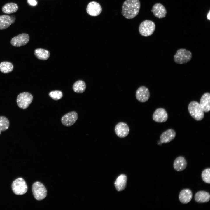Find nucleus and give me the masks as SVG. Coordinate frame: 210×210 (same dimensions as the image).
Here are the masks:
<instances>
[{
    "mask_svg": "<svg viewBox=\"0 0 210 210\" xmlns=\"http://www.w3.org/2000/svg\"><path fill=\"white\" fill-rule=\"evenodd\" d=\"M176 132L172 129H169L163 132L160 136V141L163 143H167L173 140L176 136Z\"/></svg>",
    "mask_w": 210,
    "mask_h": 210,
    "instance_id": "2eb2a0df",
    "label": "nucleus"
},
{
    "mask_svg": "<svg viewBox=\"0 0 210 210\" xmlns=\"http://www.w3.org/2000/svg\"><path fill=\"white\" fill-rule=\"evenodd\" d=\"M200 106L204 112H208L210 110V94L204 93L200 99Z\"/></svg>",
    "mask_w": 210,
    "mask_h": 210,
    "instance_id": "dca6fc26",
    "label": "nucleus"
},
{
    "mask_svg": "<svg viewBox=\"0 0 210 210\" xmlns=\"http://www.w3.org/2000/svg\"><path fill=\"white\" fill-rule=\"evenodd\" d=\"M86 88V85L85 82L82 80H78L74 84L73 89L74 91L77 93H80L85 91Z\"/></svg>",
    "mask_w": 210,
    "mask_h": 210,
    "instance_id": "b1692460",
    "label": "nucleus"
},
{
    "mask_svg": "<svg viewBox=\"0 0 210 210\" xmlns=\"http://www.w3.org/2000/svg\"><path fill=\"white\" fill-rule=\"evenodd\" d=\"M11 188L13 192L18 195L25 194L28 190L27 186L25 181L21 177L16 179L13 181Z\"/></svg>",
    "mask_w": 210,
    "mask_h": 210,
    "instance_id": "20e7f679",
    "label": "nucleus"
},
{
    "mask_svg": "<svg viewBox=\"0 0 210 210\" xmlns=\"http://www.w3.org/2000/svg\"><path fill=\"white\" fill-rule=\"evenodd\" d=\"M78 118L77 113L75 111H71L62 117L61 120L64 125L66 126H70L75 123Z\"/></svg>",
    "mask_w": 210,
    "mask_h": 210,
    "instance_id": "f8f14e48",
    "label": "nucleus"
},
{
    "mask_svg": "<svg viewBox=\"0 0 210 210\" xmlns=\"http://www.w3.org/2000/svg\"><path fill=\"white\" fill-rule=\"evenodd\" d=\"M29 35L23 33L13 37L10 41V43L15 47H20L26 44L29 40Z\"/></svg>",
    "mask_w": 210,
    "mask_h": 210,
    "instance_id": "6e6552de",
    "label": "nucleus"
},
{
    "mask_svg": "<svg viewBox=\"0 0 210 210\" xmlns=\"http://www.w3.org/2000/svg\"><path fill=\"white\" fill-rule=\"evenodd\" d=\"M1 130L0 129V135L1 134Z\"/></svg>",
    "mask_w": 210,
    "mask_h": 210,
    "instance_id": "2f4dec72",
    "label": "nucleus"
},
{
    "mask_svg": "<svg viewBox=\"0 0 210 210\" xmlns=\"http://www.w3.org/2000/svg\"><path fill=\"white\" fill-rule=\"evenodd\" d=\"M192 197V191L189 189L182 190L179 195V199L180 202L183 204H187L191 200Z\"/></svg>",
    "mask_w": 210,
    "mask_h": 210,
    "instance_id": "f3484780",
    "label": "nucleus"
},
{
    "mask_svg": "<svg viewBox=\"0 0 210 210\" xmlns=\"http://www.w3.org/2000/svg\"><path fill=\"white\" fill-rule=\"evenodd\" d=\"M155 29V25L153 21L146 20L140 24L139 30L141 35L147 37L151 35L153 33Z\"/></svg>",
    "mask_w": 210,
    "mask_h": 210,
    "instance_id": "423d86ee",
    "label": "nucleus"
},
{
    "mask_svg": "<svg viewBox=\"0 0 210 210\" xmlns=\"http://www.w3.org/2000/svg\"><path fill=\"white\" fill-rule=\"evenodd\" d=\"M33 99V96L31 93L28 92H23L18 95L16 102L20 108L25 109L29 107Z\"/></svg>",
    "mask_w": 210,
    "mask_h": 210,
    "instance_id": "0eeeda50",
    "label": "nucleus"
},
{
    "mask_svg": "<svg viewBox=\"0 0 210 210\" xmlns=\"http://www.w3.org/2000/svg\"><path fill=\"white\" fill-rule=\"evenodd\" d=\"M140 8L139 0H126L122 6L121 14L127 19H132L138 14Z\"/></svg>",
    "mask_w": 210,
    "mask_h": 210,
    "instance_id": "f257e3e1",
    "label": "nucleus"
},
{
    "mask_svg": "<svg viewBox=\"0 0 210 210\" xmlns=\"http://www.w3.org/2000/svg\"><path fill=\"white\" fill-rule=\"evenodd\" d=\"M13 64L9 62L4 61L0 63V71L2 73H10L13 70Z\"/></svg>",
    "mask_w": 210,
    "mask_h": 210,
    "instance_id": "393cba45",
    "label": "nucleus"
},
{
    "mask_svg": "<svg viewBox=\"0 0 210 210\" xmlns=\"http://www.w3.org/2000/svg\"><path fill=\"white\" fill-rule=\"evenodd\" d=\"M168 115L166 111L162 108L156 109L153 115V120L157 123H163L167 120Z\"/></svg>",
    "mask_w": 210,
    "mask_h": 210,
    "instance_id": "ddd939ff",
    "label": "nucleus"
},
{
    "mask_svg": "<svg viewBox=\"0 0 210 210\" xmlns=\"http://www.w3.org/2000/svg\"><path fill=\"white\" fill-rule=\"evenodd\" d=\"M10 125V122L6 117L4 116H0V129L1 131L7 130Z\"/></svg>",
    "mask_w": 210,
    "mask_h": 210,
    "instance_id": "a878e982",
    "label": "nucleus"
},
{
    "mask_svg": "<svg viewBox=\"0 0 210 210\" xmlns=\"http://www.w3.org/2000/svg\"><path fill=\"white\" fill-rule=\"evenodd\" d=\"M162 143L160 140L158 141V144L159 145H161Z\"/></svg>",
    "mask_w": 210,
    "mask_h": 210,
    "instance_id": "7c9ffc66",
    "label": "nucleus"
},
{
    "mask_svg": "<svg viewBox=\"0 0 210 210\" xmlns=\"http://www.w3.org/2000/svg\"><path fill=\"white\" fill-rule=\"evenodd\" d=\"M201 177L205 183H210V169L207 168L203 171L201 174Z\"/></svg>",
    "mask_w": 210,
    "mask_h": 210,
    "instance_id": "bb28decb",
    "label": "nucleus"
},
{
    "mask_svg": "<svg viewBox=\"0 0 210 210\" xmlns=\"http://www.w3.org/2000/svg\"><path fill=\"white\" fill-rule=\"evenodd\" d=\"M102 10L100 5L95 1H92L88 5L86 8V12L90 15L96 16L99 15Z\"/></svg>",
    "mask_w": 210,
    "mask_h": 210,
    "instance_id": "9b49d317",
    "label": "nucleus"
},
{
    "mask_svg": "<svg viewBox=\"0 0 210 210\" xmlns=\"http://www.w3.org/2000/svg\"><path fill=\"white\" fill-rule=\"evenodd\" d=\"M194 199L197 202L199 203L207 202L210 200V195L206 191H200L195 194Z\"/></svg>",
    "mask_w": 210,
    "mask_h": 210,
    "instance_id": "6ab92c4d",
    "label": "nucleus"
},
{
    "mask_svg": "<svg viewBox=\"0 0 210 210\" xmlns=\"http://www.w3.org/2000/svg\"><path fill=\"white\" fill-rule=\"evenodd\" d=\"M136 97L137 100L141 102L147 101L150 97V92L148 89L145 86L139 87L136 92Z\"/></svg>",
    "mask_w": 210,
    "mask_h": 210,
    "instance_id": "1a4fd4ad",
    "label": "nucleus"
},
{
    "mask_svg": "<svg viewBox=\"0 0 210 210\" xmlns=\"http://www.w3.org/2000/svg\"><path fill=\"white\" fill-rule=\"evenodd\" d=\"M27 2L29 4L32 6H35L37 4V2L35 0H27Z\"/></svg>",
    "mask_w": 210,
    "mask_h": 210,
    "instance_id": "c85d7f7f",
    "label": "nucleus"
},
{
    "mask_svg": "<svg viewBox=\"0 0 210 210\" xmlns=\"http://www.w3.org/2000/svg\"><path fill=\"white\" fill-rule=\"evenodd\" d=\"M130 129L126 123L120 122L117 124L115 127V132L117 136L120 138H124L129 134Z\"/></svg>",
    "mask_w": 210,
    "mask_h": 210,
    "instance_id": "9d476101",
    "label": "nucleus"
},
{
    "mask_svg": "<svg viewBox=\"0 0 210 210\" xmlns=\"http://www.w3.org/2000/svg\"><path fill=\"white\" fill-rule=\"evenodd\" d=\"M210 11L207 14V19H209V20H210Z\"/></svg>",
    "mask_w": 210,
    "mask_h": 210,
    "instance_id": "c756f323",
    "label": "nucleus"
},
{
    "mask_svg": "<svg viewBox=\"0 0 210 210\" xmlns=\"http://www.w3.org/2000/svg\"><path fill=\"white\" fill-rule=\"evenodd\" d=\"M34 54L37 58L42 60H47L50 55V53L48 51L42 48L35 49Z\"/></svg>",
    "mask_w": 210,
    "mask_h": 210,
    "instance_id": "5701e85b",
    "label": "nucleus"
},
{
    "mask_svg": "<svg viewBox=\"0 0 210 210\" xmlns=\"http://www.w3.org/2000/svg\"><path fill=\"white\" fill-rule=\"evenodd\" d=\"M18 9V5L13 2L6 4L2 8V12L7 14H10L16 12Z\"/></svg>",
    "mask_w": 210,
    "mask_h": 210,
    "instance_id": "412c9836",
    "label": "nucleus"
},
{
    "mask_svg": "<svg viewBox=\"0 0 210 210\" xmlns=\"http://www.w3.org/2000/svg\"><path fill=\"white\" fill-rule=\"evenodd\" d=\"M188 109L191 116L196 120H201L204 118V112L198 102L195 101L191 102Z\"/></svg>",
    "mask_w": 210,
    "mask_h": 210,
    "instance_id": "f03ea898",
    "label": "nucleus"
},
{
    "mask_svg": "<svg viewBox=\"0 0 210 210\" xmlns=\"http://www.w3.org/2000/svg\"><path fill=\"white\" fill-rule=\"evenodd\" d=\"M127 180V177L125 175H121L117 178L115 183V185L118 191H122L125 188Z\"/></svg>",
    "mask_w": 210,
    "mask_h": 210,
    "instance_id": "aec40b11",
    "label": "nucleus"
},
{
    "mask_svg": "<svg viewBox=\"0 0 210 210\" xmlns=\"http://www.w3.org/2000/svg\"><path fill=\"white\" fill-rule=\"evenodd\" d=\"M11 17L8 15H0V30H3L8 27L13 23Z\"/></svg>",
    "mask_w": 210,
    "mask_h": 210,
    "instance_id": "4be33fe9",
    "label": "nucleus"
},
{
    "mask_svg": "<svg viewBox=\"0 0 210 210\" xmlns=\"http://www.w3.org/2000/svg\"><path fill=\"white\" fill-rule=\"evenodd\" d=\"M32 191L35 198L37 200H41L45 198L47 191L44 185L40 182L34 183L32 186Z\"/></svg>",
    "mask_w": 210,
    "mask_h": 210,
    "instance_id": "39448f33",
    "label": "nucleus"
},
{
    "mask_svg": "<svg viewBox=\"0 0 210 210\" xmlns=\"http://www.w3.org/2000/svg\"><path fill=\"white\" fill-rule=\"evenodd\" d=\"M187 165V162L185 159L182 156H179L175 160L174 163V169L178 172L184 170Z\"/></svg>",
    "mask_w": 210,
    "mask_h": 210,
    "instance_id": "a211bd4d",
    "label": "nucleus"
},
{
    "mask_svg": "<svg viewBox=\"0 0 210 210\" xmlns=\"http://www.w3.org/2000/svg\"><path fill=\"white\" fill-rule=\"evenodd\" d=\"M49 95L52 99L55 100H59L63 97L62 92L59 90L51 91L49 93Z\"/></svg>",
    "mask_w": 210,
    "mask_h": 210,
    "instance_id": "cd10ccee",
    "label": "nucleus"
},
{
    "mask_svg": "<svg viewBox=\"0 0 210 210\" xmlns=\"http://www.w3.org/2000/svg\"><path fill=\"white\" fill-rule=\"evenodd\" d=\"M151 11L156 18L160 19L164 18L166 15L167 11L165 7L160 3L155 4L152 7Z\"/></svg>",
    "mask_w": 210,
    "mask_h": 210,
    "instance_id": "4468645a",
    "label": "nucleus"
},
{
    "mask_svg": "<svg viewBox=\"0 0 210 210\" xmlns=\"http://www.w3.org/2000/svg\"><path fill=\"white\" fill-rule=\"evenodd\" d=\"M192 53L190 51L186 49H178L174 56V62L179 64L187 63L192 59Z\"/></svg>",
    "mask_w": 210,
    "mask_h": 210,
    "instance_id": "7ed1b4c3",
    "label": "nucleus"
}]
</instances>
